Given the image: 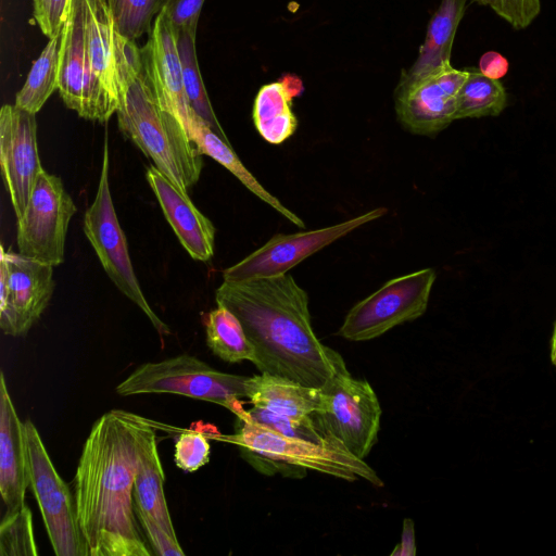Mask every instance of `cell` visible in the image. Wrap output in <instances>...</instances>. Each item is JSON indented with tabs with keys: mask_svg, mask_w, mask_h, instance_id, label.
Here are the masks:
<instances>
[{
	"mask_svg": "<svg viewBox=\"0 0 556 556\" xmlns=\"http://www.w3.org/2000/svg\"><path fill=\"white\" fill-rule=\"evenodd\" d=\"M245 390L253 406L294 418L313 414L321 400L320 388L306 387L283 377L262 372L248 378Z\"/></svg>",
	"mask_w": 556,
	"mask_h": 556,
	"instance_id": "22",
	"label": "cell"
},
{
	"mask_svg": "<svg viewBox=\"0 0 556 556\" xmlns=\"http://www.w3.org/2000/svg\"><path fill=\"white\" fill-rule=\"evenodd\" d=\"M191 141L201 154L217 161L233 174L251 192L269 204L279 214L298 227L304 228L303 220L287 208L275 195L268 192L244 167L230 143L220 138L194 111L186 128Z\"/></svg>",
	"mask_w": 556,
	"mask_h": 556,
	"instance_id": "23",
	"label": "cell"
},
{
	"mask_svg": "<svg viewBox=\"0 0 556 556\" xmlns=\"http://www.w3.org/2000/svg\"><path fill=\"white\" fill-rule=\"evenodd\" d=\"M204 325L206 344L216 356L228 363L253 362L254 348L229 309L218 305L207 314Z\"/></svg>",
	"mask_w": 556,
	"mask_h": 556,
	"instance_id": "26",
	"label": "cell"
},
{
	"mask_svg": "<svg viewBox=\"0 0 556 556\" xmlns=\"http://www.w3.org/2000/svg\"><path fill=\"white\" fill-rule=\"evenodd\" d=\"M472 1H475L481 5H490L491 7L494 0H472Z\"/></svg>",
	"mask_w": 556,
	"mask_h": 556,
	"instance_id": "41",
	"label": "cell"
},
{
	"mask_svg": "<svg viewBox=\"0 0 556 556\" xmlns=\"http://www.w3.org/2000/svg\"><path fill=\"white\" fill-rule=\"evenodd\" d=\"M140 54L159 104L174 114L186 129L193 110L184 87L176 33L163 10L156 15Z\"/></svg>",
	"mask_w": 556,
	"mask_h": 556,
	"instance_id": "16",
	"label": "cell"
},
{
	"mask_svg": "<svg viewBox=\"0 0 556 556\" xmlns=\"http://www.w3.org/2000/svg\"><path fill=\"white\" fill-rule=\"evenodd\" d=\"M148 419L103 414L83 446L74 478L78 522L89 556H151L135 511L134 483Z\"/></svg>",
	"mask_w": 556,
	"mask_h": 556,
	"instance_id": "1",
	"label": "cell"
},
{
	"mask_svg": "<svg viewBox=\"0 0 556 556\" xmlns=\"http://www.w3.org/2000/svg\"><path fill=\"white\" fill-rule=\"evenodd\" d=\"M76 206L61 179L39 173L23 217L17 220L18 253L60 265L64 260L67 228Z\"/></svg>",
	"mask_w": 556,
	"mask_h": 556,
	"instance_id": "11",
	"label": "cell"
},
{
	"mask_svg": "<svg viewBox=\"0 0 556 556\" xmlns=\"http://www.w3.org/2000/svg\"><path fill=\"white\" fill-rule=\"evenodd\" d=\"M0 164L16 219L27 207L42 170L37 147L36 114L5 104L0 111Z\"/></svg>",
	"mask_w": 556,
	"mask_h": 556,
	"instance_id": "15",
	"label": "cell"
},
{
	"mask_svg": "<svg viewBox=\"0 0 556 556\" xmlns=\"http://www.w3.org/2000/svg\"><path fill=\"white\" fill-rule=\"evenodd\" d=\"M176 33V31H175ZM195 34L177 31V48L181 64L182 81L191 109L225 141L229 142L213 111L195 53Z\"/></svg>",
	"mask_w": 556,
	"mask_h": 556,
	"instance_id": "28",
	"label": "cell"
},
{
	"mask_svg": "<svg viewBox=\"0 0 556 556\" xmlns=\"http://www.w3.org/2000/svg\"><path fill=\"white\" fill-rule=\"evenodd\" d=\"M156 422L148 419L141 431L139 462L134 483L135 506L150 515L177 539L164 493V471L156 445Z\"/></svg>",
	"mask_w": 556,
	"mask_h": 556,
	"instance_id": "20",
	"label": "cell"
},
{
	"mask_svg": "<svg viewBox=\"0 0 556 556\" xmlns=\"http://www.w3.org/2000/svg\"><path fill=\"white\" fill-rule=\"evenodd\" d=\"M387 213L377 207L325 228L291 235L277 233L239 263L224 270V281L240 282L288 273L306 257Z\"/></svg>",
	"mask_w": 556,
	"mask_h": 556,
	"instance_id": "12",
	"label": "cell"
},
{
	"mask_svg": "<svg viewBox=\"0 0 556 556\" xmlns=\"http://www.w3.org/2000/svg\"><path fill=\"white\" fill-rule=\"evenodd\" d=\"M467 76L468 70L450 63L410 83L397 84V119L415 135H437L455 121L457 92Z\"/></svg>",
	"mask_w": 556,
	"mask_h": 556,
	"instance_id": "14",
	"label": "cell"
},
{
	"mask_svg": "<svg viewBox=\"0 0 556 556\" xmlns=\"http://www.w3.org/2000/svg\"><path fill=\"white\" fill-rule=\"evenodd\" d=\"M249 377L214 369L199 358L181 354L161 362L146 363L117 387L122 396L148 393H170L212 402L245 418L240 399L247 397Z\"/></svg>",
	"mask_w": 556,
	"mask_h": 556,
	"instance_id": "5",
	"label": "cell"
},
{
	"mask_svg": "<svg viewBox=\"0 0 556 556\" xmlns=\"http://www.w3.org/2000/svg\"><path fill=\"white\" fill-rule=\"evenodd\" d=\"M119 70V129L162 173L188 191L200 178L202 154L182 123L159 104L135 41L125 40Z\"/></svg>",
	"mask_w": 556,
	"mask_h": 556,
	"instance_id": "3",
	"label": "cell"
},
{
	"mask_svg": "<svg viewBox=\"0 0 556 556\" xmlns=\"http://www.w3.org/2000/svg\"><path fill=\"white\" fill-rule=\"evenodd\" d=\"M59 91L65 105L84 118L106 122L118 100L93 72L85 36V2L71 0L62 29Z\"/></svg>",
	"mask_w": 556,
	"mask_h": 556,
	"instance_id": "10",
	"label": "cell"
},
{
	"mask_svg": "<svg viewBox=\"0 0 556 556\" xmlns=\"http://www.w3.org/2000/svg\"><path fill=\"white\" fill-rule=\"evenodd\" d=\"M28 486L23 421L20 420L4 374L0 372V492L5 513L21 509Z\"/></svg>",
	"mask_w": 556,
	"mask_h": 556,
	"instance_id": "18",
	"label": "cell"
},
{
	"mask_svg": "<svg viewBox=\"0 0 556 556\" xmlns=\"http://www.w3.org/2000/svg\"><path fill=\"white\" fill-rule=\"evenodd\" d=\"M319 407L311 418L326 438L339 441L351 454L364 459L378 441L381 407L366 380L339 372L320 388Z\"/></svg>",
	"mask_w": 556,
	"mask_h": 556,
	"instance_id": "6",
	"label": "cell"
},
{
	"mask_svg": "<svg viewBox=\"0 0 556 556\" xmlns=\"http://www.w3.org/2000/svg\"><path fill=\"white\" fill-rule=\"evenodd\" d=\"M507 67V61L496 52L485 53L480 61V72L494 79L502 77Z\"/></svg>",
	"mask_w": 556,
	"mask_h": 556,
	"instance_id": "38",
	"label": "cell"
},
{
	"mask_svg": "<svg viewBox=\"0 0 556 556\" xmlns=\"http://www.w3.org/2000/svg\"><path fill=\"white\" fill-rule=\"evenodd\" d=\"M28 486L38 503L56 556H89L81 532L75 495L58 473L30 419L23 421Z\"/></svg>",
	"mask_w": 556,
	"mask_h": 556,
	"instance_id": "7",
	"label": "cell"
},
{
	"mask_svg": "<svg viewBox=\"0 0 556 556\" xmlns=\"http://www.w3.org/2000/svg\"><path fill=\"white\" fill-rule=\"evenodd\" d=\"M241 419L252 421L288 438L302 439L315 443H324L331 439L330 437H324L317 430L311 416L294 418L253 406L247 410V417Z\"/></svg>",
	"mask_w": 556,
	"mask_h": 556,
	"instance_id": "31",
	"label": "cell"
},
{
	"mask_svg": "<svg viewBox=\"0 0 556 556\" xmlns=\"http://www.w3.org/2000/svg\"><path fill=\"white\" fill-rule=\"evenodd\" d=\"M147 180L156 195L164 216L189 255L207 261L214 254L215 228L179 188L156 166L147 169Z\"/></svg>",
	"mask_w": 556,
	"mask_h": 556,
	"instance_id": "17",
	"label": "cell"
},
{
	"mask_svg": "<svg viewBox=\"0 0 556 556\" xmlns=\"http://www.w3.org/2000/svg\"><path fill=\"white\" fill-rule=\"evenodd\" d=\"M286 88L294 96L298 97L301 94L303 90V85L301 79L294 75H287L279 79Z\"/></svg>",
	"mask_w": 556,
	"mask_h": 556,
	"instance_id": "39",
	"label": "cell"
},
{
	"mask_svg": "<svg viewBox=\"0 0 556 556\" xmlns=\"http://www.w3.org/2000/svg\"><path fill=\"white\" fill-rule=\"evenodd\" d=\"M84 2L86 45L93 72L118 100L119 67L126 39L118 33L106 0H84Z\"/></svg>",
	"mask_w": 556,
	"mask_h": 556,
	"instance_id": "19",
	"label": "cell"
},
{
	"mask_svg": "<svg viewBox=\"0 0 556 556\" xmlns=\"http://www.w3.org/2000/svg\"><path fill=\"white\" fill-rule=\"evenodd\" d=\"M205 0H167L163 11L175 31L197 33L201 9Z\"/></svg>",
	"mask_w": 556,
	"mask_h": 556,
	"instance_id": "36",
	"label": "cell"
},
{
	"mask_svg": "<svg viewBox=\"0 0 556 556\" xmlns=\"http://www.w3.org/2000/svg\"><path fill=\"white\" fill-rule=\"evenodd\" d=\"M38 555L33 518L25 504L14 513H5L0 526V556Z\"/></svg>",
	"mask_w": 556,
	"mask_h": 556,
	"instance_id": "30",
	"label": "cell"
},
{
	"mask_svg": "<svg viewBox=\"0 0 556 556\" xmlns=\"http://www.w3.org/2000/svg\"><path fill=\"white\" fill-rule=\"evenodd\" d=\"M71 0H34V18L49 39L62 33Z\"/></svg>",
	"mask_w": 556,
	"mask_h": 556,
	"instance_id": "34",
	"label": "cell"
},
{
	"mask_svg": "<svg viewBox=\"0 0 556 556\" xmlns=\"http://www.w3.org/2000/svg\"><path fill=\"white\" fill-rule=\"evenodd\" d=\"M61 42L62 33L49 39L16 94V106L36 114L59 88Z\"/></svg>",
	"mask_w": 556,
	"mask_h": 556,
	"instance_id": "25",
	"label": "cell"
},
{
	"mask_svg": "<svg viewBox=\"0 0 556 556\" xmlns=\"http://www.w3.org/2000/svg\"><path fill=\"white\" fill-rule=\"evenodd\" d=\"M551 361L553 365L556 366V320L553 328L552 339H551Z\"/></svg>",
	"mask_w": 556,
	"mask_h": 556,
	"instance_id": "40",
	"label": "cell"
},
{
	"mask_svg": "<svg viewBox=\"0 0 556 556\" xmlns=\"http://www.w3.org/2000/svg\"><path fill=\"white\" fill-rule=\"evenodd\" d=\"M506 106V92L498 79L480 70H468V76L456 97L455 119L496 116Z\"/></svg>",
	"mask_w": 556,
	"mask_h": 556,
	"instance_id": "27",
	"label": "cell"
},
{
	"mask_svg": "<svg viewBox=\"0 0 556 556\" xmlns=\"http://www.w3.org/2000/svg\"><path fill=\"white\" fill-rule=\"evenodd\" d=\"M53 266L21 253L0 256V328L18 337L28 332L53 293Z\"/></svg>",
	"mask_w": 556,
	"mask_h": 556,
	"instance_id": "13",
	"label": "cell"
},
{
	"mask_svg": "<svg viewBox=\"0 0 556 556\" xmlns=\"http://www.w3.org/2000/svg\"><path fill=\"white\" fill-rule=\"evenodd\" d=\"M109 168V144L105 139L98 190L85 213V235L116 287L141 308L161 337L169 334L170 329L150 307L135 275L126 237L119 226L110 191Z\"/></svg>",
	"mask_w": 556,
	"mask_h": 556,
	"instance_id": "8",
	"label": "cell"
},
{
	"mask_svg": "<svg viewBox=\"0 0 556 556\" xmlns=\"http://www.w3.org/2000/svg\"><path fill=\"white\" fill-rule=\"evenodd\" d=\"M216 302L241 323L254 348L252 363L262 374L321 388L348 371L343 357L315 334L308 295L290 274L224 281Z\"/></svg>",
	"mask_w": 556,
	"mask_h": 556,
	"instance_id": "2",
	"label": "cell"
},
{
	"mask_svg": "<svg viewBox=\"0 0 556 556\" xmlns=\"http://www.w3.org/2000/svg\"><path fill=\"white\" fill-rule=\"evenodd\" d=\"M491 9L514 28L523 29L540 14L541 0H494Z\"/></svg>",
	"mask_w": 556,
	"mask_h": 556,
	"instance_id": "35",
	"label": "cell"
},
{
	"mask_svg": "<svg viewBox=\"0 0 556 556\" xmlns=\"http://www.w3.org/2000/svg\"><path fill=\"white\" fill-rule=\"evenodd\" d=\"M140 528L148 538V544L153 555L182 556L185 552L177 539L170 536L150 515L135 506Z\"/></svg>",
	"mask_w": 556,
	"mask_h": 556,
	"instance_id": "33",
	"label": "cell"
},
{
	"mask_svg": "<svg viewBox=\"0 0 556 556\" xmlns=\"http://www.w3.org/2000/svg\"><path fill=\"white\" fill-rule=\"evenodd\" d=\"M294 96L280 81L262 86L253 105V122L258 134L271 144H280L290 138L298 127L292 111Z\"/></svg>",
	"mask_w": 556,
	"mask_h": 556,
	"instance_id": "24",
	"label": "cell"
},
{
	"mask_svg": "<svg viewBox=\"0 0 556 556\" xmlns=\"http://www.w3.org/2000/svg\"><path fill=\"white\" fill-rule=\"evenodd\" d=\"M118 33L135 41L151 31V22L167 0H106Z\"/></svg>",
	"mask_w": 556,
	"mask_h": 556,
	"instance_id": "29",
	"label": "cell"
},
{
	"mask_svg": "<svg viewBox=\"0 0 556 556\" xmlns=\"http://www.w3.org/2000/svg\"><path fill=\"white\" fill-rule=\"evenodd\" d=\"M437 274L420 269L387 281L346 314L338 334L350 341H367L391 328L422 316Z\"/></svg>",
	"mask_w": 556,
	"mask_h": 556,
	"instance_id": "9",
	"label": "cell"
},
{
	"mask_svg": "<svg viewBox=\"0 0 556 556\" xmlns=\"http://www.w3.org/2000/svg\"><path fill=\"white\" fill-rule=\"evenodd\" d=\"M211 445L200 430H182L175 444L174 459L178 468L193 472L210 462Z\"/></svg>",
	"mask_w": 556,
	"mask_h": 556,
	"instance_id": "32",
	"label": "cell"
},
{
	"mask_svg": "<svg viewBox=\"0 0 556 556\" xmlns=\"http://www.w3.org/2000/svg\"><path fill=\"white\" fill-rule=\"evenodd\" d=\"M467 0H441L432 15L425 41L414 64L402 72L399 84H407L451 63L453 41Z\"/></svg>",
	"mask_w": 556,
	"mask_h": 556,
	"instance_id": "21",
	"label": "cell"
},
{
	"mask_svg": "<svg viewBox=\"0 0 556 556\" xmlns=\"http://www.w3.org/2000/svg\"><path fill=\"white\" fill-rule=\"evenodd\" d=\"M208 437L239 446L241 456L268 476L279 472L301 478L311 469L348 481L364 479L375 486H383V481L364 459L351 454L333 438L324 443L288 438L241 418H237L233 434L211 433Z\"/></svg>",
	"mask_w": 556,
	"mask_h": 556,
	"instance_id": "4",
	"label": "cell"
},
{
	"mask_svg": "<svg viewBox=\"0 0 556 556\" xmlns=\"http://www.w3.org/2000/svg\"><path fill=\"white\" fill-rule=\"evenodd\" d=\"M392 556H414L416 555L414 521L410 518L403 520V530L401 542L395 546Z\"/></svg>",
	"mask_w": 556,
	"mask_h": 556,
	"instance_id": "37",
	"label": "cell"
}]
</instances>
